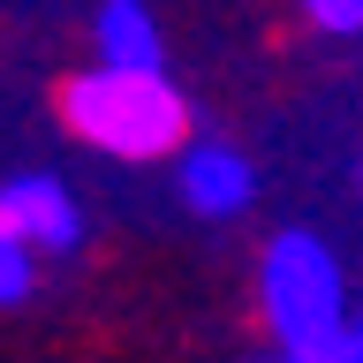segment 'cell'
I'll use <instances>...</instances> for the list:
<instances>
[{
  "label": "cell",
  "mask_w": 363,
  "mask_h": 363,
  "mask_svg": "<svg viewBox=\"0 0 363 363\" xmlns=\"http://www.w3.org/2000/svg\"><path fill=\"white\" fill-rule=\"evenodd\" d=\"M61 113L106 159H167L189 136V106L159 68H106L99 61L91 76H76L61 91Z\"/></svg>",
  "instance_id": "6da1fadb"
},
{
  "label": "cell",
  "mask_w": 363,
  "mask_h": 363,
  "mask_svg": "<svg viewBox=\"0 0 363 363\" xmlns=\"http://www.w3.org/2000/svg\"><path fill=\"white\" fill-rule=\"evenodd\" d=\"M288 363H363V348H356V333H348V340H333V348H318V356H288Z\"/></svg>",
  "instance_id": "ba28073f"
},
{
  "label": "cell",
  "mask_w": 363,
  "mask_h": 363,
  "mask_svg": "<svg viewBox=\"0 0 363 363\" xmlns=\"http://www.w3.org/2000/svg\"><path fill=\"white\" fill-rule=\"evenodd\" d=\"M30 295V250L16 242V227L0 220V303H23Z\"/></svg>",
  "instance_id": "8992f818"
},
{
  "label": "cell",
  "mask_w": 363,
  "mask_h": 363,
  "mask_svg": "<svg viewBox=\"0 0 363 363\" xmlns=\"http://www.w3.org/2000/svg\"><path fill=\"white\" fill-rule=\"evenodd\" d=\"M250 189H257V167H250L235 144H189V152H182V197H189V212L227 220V212L250 204Z\"/></svg>",
  "instance_id": "277c9868"
},
{
  "label": "cell",
  "mask_w": 363,
  "mask_h": 363,
  "mask_svg": "<svg viewBox=\"0 0 363 363\" xmlns=\"http://www.w3.org/2000/svg\"><path fill=\"white\" fill-rule=\"evenodd\" d=\"M265 318L288 356H318L348 340V288L318 235H280L265 250Z\"/></svg>",
  "instance_id": "7a4b0ae2"
},
{
  "label": "cell",
  "mask_w": 363,
  "mask_h": 363,
  "mask_svg": "<svg viewBox=\"0 0 363 363\" xmlns=\"http://www.w3.org/2000/svg\"><path fill=\"white\" fill-rule=\"evenodd\" d=\"M99 61L106 68H159V23L144 0H106L99 8Z\"/></svg>",
  "instance_id": "5b68a950"
},
{
  "label": "cell",
  "mask_w": 363,
  "mask_h": 363,
  "mask_svg": "<svg viewBox=\"0 0 363 363\" xmlns=\"http://www.w3.org/2000/svg\"><path fill=\"white\" fill-rule=\"evenodd\" d=\"M303 16L318 30H363V0H303Z\"/></svg>",
  "instance_id": "52a82bcc"
},
{
  "label": "cell",
  "mask_w": 363,
  "mask_h": 363,
  "mask_svg": "<svg viewBox=\"0 0 363 363\" xmlns=\"http://www.w3.org/2000/svg\"><path fill=\"white\" fill-rule=\"evenodd\" d=\"M356 348H363V325H356Z\"/></svg>",
  "instance_id": "9c48e42d"
},
{
  "label": "cell",
  "mask_w": 363,
  "mask_h": 363,
  "mask_svg": "<svg viewBox=\"0 0 363 363\" xmlns=\"http://www.w3.org/2000/svg\"><path fill=\"white\" fill-rule=\"evenodd\" d=\"M0 220L16 227L23 250H76V235H84V212L53 174H16L0 189Z\"/></svg>",
  "instance_id": "3957f363"
}]
</instances>
